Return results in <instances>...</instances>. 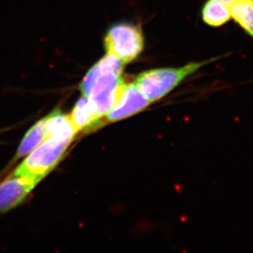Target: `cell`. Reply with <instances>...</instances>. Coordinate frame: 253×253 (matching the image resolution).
<instances>
[{"mask_svg":"<svg viewBox=\"0 0 253 253\" xmlns=\"http://www.w3.org/2000/svg\"><path fill=\"white\" fill-rule=\"evenodd\" d=\"M124 62L108 53L96 62L84 76L81 84L83 96L88 98L93 112L98 119L113 108L124 82L122 72Z\"/></svg>","mask_w":253,"mask_h":253,"instance_id":"6da1fadb","label":"cell"},{"mask_svg":"<svg viewBox=\"0 0 253 253\" xmlns=\"http://www.w3.org/2000/svg\"><path fill=\"white\" fill-rule=\"evenodd\" d=\"M72 140L57 136H49L28 155L26 156L13 176L27 177L42 180L62 160Z\"/></svg>","mask_w":253,"mask_h":253,"instance_id":"7a4b0ae2","label":"cell"},{"mask_svg":"<svg viewBox=\"0 0 253 253\" xmlns=\"http://www.w3.org/2000/svg\"><path fill=\"white\" fill-rule=\"evenodd\" d=\"M210 61L192 62L177 68H162L142 72L134 83L150 103L160 100L179 85L189 75L198 71Z\"/></svg>","mask_w":253,"mask_h":253,"instance_id":"3957f363","label":"cell"},{"mask_svg":"<svg viewBox=\"0 0 253 253\" xmlns=\"http://www.w3.org/2000/svg\"><path fill=\"white\" fill-rule=\"evenodd\" d=\"M104 46L109 54L124 63L134 61L143 49V36L139 26L119 23L111 27L104 38Z\"/></svg>","mask_w":253,"mask_h":253,"instance_id":"277c9868","label":"cell"},{"mask_svg":"<svg viewBox=\"0 0 253 253\" xmlns=\"http://www.w3.org/2000/svg\"><path fill=\"white\" fill-rule=\"evenodd\" d=\"M150 103L134 82H123L114 105L106 114V119L109 122L126 119L144 110Z\"/></svg>","mask_w":253,"mask_h":253,"instance_id":"5b68a950","label":"cell"},{"mask_svg":"<svg viewBox=\"0 0 253 253\" xmlns=\"http://www.w3.org/2000/svg\"><path fill=\"white\" fill-rule=\"evenodd\" d=\"M41 180L12 176L0 184V212L12 210L24 202Z\"/></svg>","mask_w":253,"mask_h":253,"instance_id":"8992f818","label":"cell"},{"mask_svg":"<svg viewBox=\"0 0 253 253\" xmlns=\"http://www.w3.org/2000/svg\"><path fill=\"white\" fill-rule=\"evenodd\" d=\"M70 118L77 132L93 126L99 122L88 98L85 96L77 102L72 114L70 115Z\"/></svg>","mask_w":253,"mask_h":253,"instance_id":"52a82bcc","label":"cell"},{"mask_svg":"<svg viewBox=\"0 0 253 253\" xmlns=\"http://www.w3.org/2000/svg\"><path fill=\"white\" fill-rule=\"evenodd\" d=\"M48 138V132L46 129V117H44L34 125L27 132L22 143H20L16 157L17 158L26 157Z\"/></svg>","mask_w":253,"mask_h":253,"instance_id":"ba28073f","label":"cell"},{"mask_svg":"<svg viewBox=\"0 0 253 253\" xmlns=\"http://www.w3.org/2000/svg\"><path fill=\"white\" fill-rule=\"evenodd\" d=\"M203 19L211 27H220L230 17V9L221 0H208L203 8Z\"/></svg>","mask_w":253,"mask_h":253,"instance_id":"9c48e42d","label":"cell"},{"mask_svg":"<svg viewBox=\"0 0 253 253\" xmlns=\"http://www.w3.org/2000/svg\"><path fill=\"white\" fill-rule=\"evenodd\" d=\"M229 9L234 21L253 38V0H237Z\"/></svg>","mask_w":253,"mask_h":253,"instance_id":"30bf717a","label":"cell"},{"mask_svg":"<svg viewBox=\"0 0 253 253\" xmlns=\"http://www.w3.org/2000/svg\"><path fill=\"white\" fill-rule=\"evenodd\" d=\"M225 5L228 7H231L232 5L234 4V2H236L237 0H221Z\"/></svg>","mask_w":253,"mask_h":253,"instance_id":"8fae6325","label":"cell"}]
</instances>
